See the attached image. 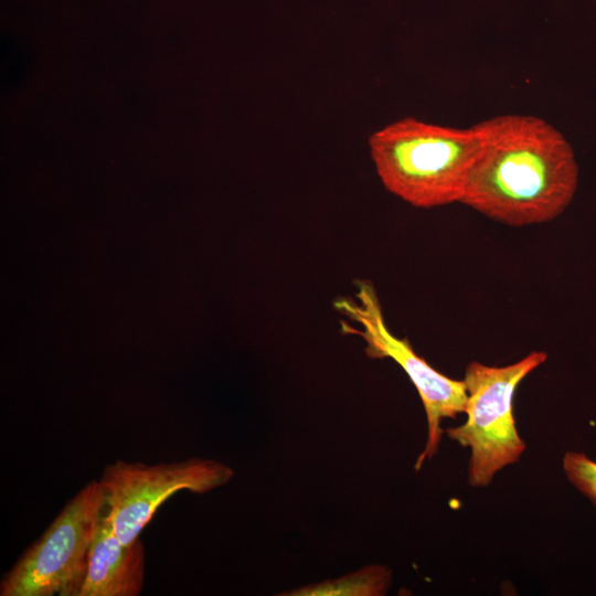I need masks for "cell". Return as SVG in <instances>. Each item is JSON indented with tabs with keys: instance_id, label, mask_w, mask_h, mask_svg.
<instances>
[{
	"instance_id": "6da1fadb",
	"label": "cell",
	"mask_w": 596,
	"mask_h": 596,
	"mask_svg": "<svg viewBox=\"0 0 596 596\" xmlns=\"http://www.w3.org/2000/svg\"><path fill=\"white\" fill-rule=\"evenodd\" d=\"M476 125L481 148L460 203L512 227L560 216L578 183L574 150L562 132L532 115H499Z\"/></svg>"
},
{
	"instance_id": "7a4b0ae2",
	"label": "cell",
	"mask_w": 596,
	"mask_h": 596,
	"mask_svg": "<svg viewBox=\"0 0 596 596\" xmlns=\"http://www.w3.org/2000/svg\"><path fill=\"white\" fill-rule=\"evenodd\" d=\"M384 188L421 209L460 203L481 148L477 125L447 127L405 117L369 138Z\"/></svg>"
},
{
	"instance_id": "3957f363",
	"label": "cell",
	"mask_w": 596,
	"mask_h": 596,
	"mask_svg": "<svg viewBox=\"0 0 596 596\" xmlns=\"http://www.w3.org/2000/svg\"><path fill=\"white\" fill-rule=\"evenodd\" d=\"M547 359L543 351H533L521 360L491 366L470 362L464 382L467 391V421L444 433L471 450L468 482L481 488L491 483L498 471L517 462L525 450L513 415V396L519 384Z\"/></svg>"
},
{
	"instance_id": "277c9868",
	"label": "cell",
	"mask_w": 596,
	"mask_h": 596,
	"mask_svg": "<svg viewBox=\"0 0 596 596\" xmlns=\"http://www.w3.org/2000/svg\"><path fill=\"white\" fill-rule=\"evenodd\" d=\"M105 507L99 481L84 486L3 575L1 596H78Z\"/></svg>"
},
{
	"instance_id": "5b68a950",
	"label": "cell",
	"mask_w": 596,
	"mask_h": 596,
	"mask_svg": "<svg viewBox=\"0 0 596 596\" xmlns=\"http://www.w3.org/2000/svg\"><path fill=\"white\" fill-rule=\"evenodd\" d=\"M353 297H338L333 308L347 320H340L343 334L359 336L370 359H391L406 373L423 403L427 418V441L415 469L438 450L444 434L441 422L465 413L467 391L464 380H455L434 369L419 356L406 338L396 337L387 327L374 285L366 279L354 281Z\"/></svg>"
},
{
	"instance_id": "8992f818",
	"label": "cell",
	"mask_w": 596,
	"mask_h": 596,
	"mask_svg": "<svg viewBox=\"0 0 596 596\" xmlns=\"http://www.w3.org/2000/svg\"><path fill=\"white\" fill-rule=\"evenodd\" d=\"M234 471L205 458L146 465L116 460L105 467L100 485L107 518L123 544L139 538L159 507L179 491L205 493L226 485Z\"/></svg>"
},
{
	"instance_id": "52a82bcc",
	"label": "cell",
	"mask_w": 596,
	"mask_h": 596,
	"mask_svg": "<svg viewBox=\"0 0 596 596\" xmlns=\"http://www.w3.org/2000/svg\"><path fill=\"white\" fill-rule=\"evenodd\" d=\"M146 550L140 538L123 544L106 507L89 550L87 574L78 596H138L145 582Z\"/></svg>"
},
{
	"instance_id": "ba28073f",
	"label": "cell",
	"mask_w": 596,
	"mask_h": 596,
	"mask_svg": "<svg viewBox=\"0 0 596 596\" xmlns=\"http://www.w3.org/2000/svg\"><path fill=\"white\" fill-rule=\"evenodd\" d=\"M392 572L384 565L365 566L354 573L309 584L280 595L287 596H380L387 593Z\"/></svg>"
},
{
	"instance_id": "9c48e42d",
	"label": "cell",
	"mask_w": 596,
	"mask_h": 596,
	"mask_svg": "<svg viewBox=\"0 0 596 596\" xmlns=\"http://www.w3.org/2000/svg\"><path fill=\"white\" fill-rule=\"evenodd\" d=\"M567 480L596 508V461L581 451H566L562 459Z\"/></svg>"
}]
</instances>
